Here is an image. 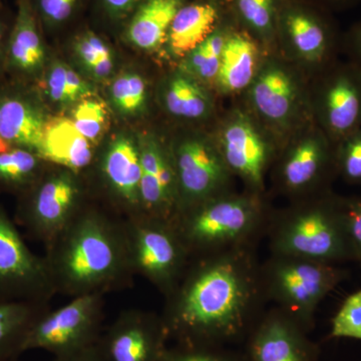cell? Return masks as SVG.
<instances>
[{
  "label": "cell",
  "instance_id": "obj_43",
  "mask_svg": "<svg viewBox=\"0 0 361 361\" xmlns=\"http://www.w3.org/2000/svg\"><path fill=\"white\" fill-rule=\"evenodd\" d=\"M348 47L355 56V63L361 68V23L355 26L348 35Z\"/></svg>",
  "mask_w": 361,
  "mask_h": 361
},
{
  "label": "cell",
  "instance_id": "obj_1",
  "mask_svg": "<svg viewBox=\"0 0 361 361\" xmlns=\"http://www.w3.org/2000/svg\"><path fill=\"white\" fill-rule=\"evenodd\" d=\"M161 316L169 338L186 346L245 341L266 299L256 248L196 256L168 294Z\"/></svg>",
  "mask_w": 361,
  "mask_h": 361
},
{
  "label": "cell",
  "instance_id": "obj_10",
  "mask_svg": "<svg viewBox=\"0 0 361 361\" xmlns=\"http://www.w3.org/2000/svg\"><path fill=\"white\" fill-rule=\"evenodd\" d=\"M337 175L334 144L322 130L297 140L284 152L276 168V186L293 201L329 192Z\"/></svg>",
  "mask_w": 361,
  "mask_h": 361
},
{
  "label": "cell",
  "instance_id": "obj_13",
  "mask_svg": "<svg viewBox=\"0 0 361 361\" xmlns=\"http://www.w3.org/2000/svg\"><path fill=\"white\" fill-rule=\"evenodd\" d=\"M217 145L230 172L243 180L247 191L264 194L265 177L275 149L255 123L243 114L231 116Z\"/></svg>",
  "mask_w": 361,
  "mask_h": 361
},
{
  "label": "cell",
  "instance_id": "obj_28",
  "mask_svg": "<svg viewBox=\"0 0 361 361\" xmlns=\"http://www.w3.org/2000/svg\"><path fill=\"white\" fill-rule=\"evenodd\" d=\"M42 161L35 152L28 149H0V188L23 195L39 180Z\"/></svg>",
  "mask_w": 361,
  "mask_h": 361
},
{
  "label": "cell",
  "instance_id": "obj_41",
  "mask_svg": "<svg viewBox=\"0 0 361 361\" xmlns=\"http://www.w3.org/2000/svg\"><path fill=\"white\" fill-rule=\"evenodd\" d=\"M14 16L9 18L8 14L0 11V70L6 71V58L7 42L13 25Z\"/></svg>",
  "mask_w": 361,
  "mask_h": 361
},
{
  "label": "cell",
  "instance_id": "obj_4",
  "mask_svg": "<svg viewBox=\"0 0 361 361\" xmlns=\"http://www.w3.org/2000/svg\"><path fill=\"white\" fill-rule=\"evenodd\" d=\"M266 236L271 254L327 264L351 261L339 196L330 191L293 201L284 210L273 211Z\"/></svg>",
  "mask_w": 361,
  "mask_h": 361
},
{
  "label": "cell",
  "instance_id": "obj_25",
  "mask_svg": "<svg viewBox=\"0 0 361 361\" xmlns=\"http://www.w3.org/2000/svg\"><path fill=\"white\" fill-rule=\"evenodd\" d=\"M219 9L210 1L184 4L169 28L167 40L171 54L186 56L217 28Z\"/></svg>",
  "mask_w": 361,
  "mask_h": 361
},
{
  "label": "cell",
  "instance_id": "obj_8",
  "mask_svg": "<svg viewBox=\"0 0 361 361\" xmlns=\"http://www.w3.org/2000/svg\"><path fill=\"white\" fill-rule=\"evenodd\" d=\"M54 291L47 259L28 248L0 206V301L47 303Z\"/></svg>",
  "mask_w": 361,
  "mask_h": 361
},
{
  "label": "cell",
  "instance_id": "obj_35",
  "mask_svg": "<svg viewBox=\"0 0 361 361\" xmlns=\"http://www.w3.org/2000/svg\"><path fill=\"white\" fill-rule=\"evenodd\" d=\"M339 202L351 261L361 264V197H339Z\"/></svg>",
  "mask_w": 361,
  "mask_h": 361
},
{
  "label": "cell",
  "instance_id": "obj_45",
  "mask_svg": "<svg viewBox=\"0 0 361 361\" xmlns=\"http://www.w3.org/2000/svg\"><path fill=\"white\" fill-rule=\"evenodd\" d=\"M2 9V7H1V0H0V11H1Z\"/></svg>",
  "mask_w": 361,
  "mask_h": 361
},
{
  "label": "cell",
  "instance_id": "obj_29",
  "mask_svg": "<svg viewBox=\"0 0 361 361\" xmlns=\"http://www.w3.org/2000/svg\"><path fill=\"white\" fill-rule=\"evenodd\" d=\"M228 32L215 30L198 47L186 56L185 71L205 82H215Z\"/></svg>",
  "mask_w": 361,
  "mask_h": 361
},
{
  "label": "cell",
  "instance_id": "obj_2",
  "mask_svg": "<svg viewBox=\"0 0 361 361\" xmlns=\"http://www.w3.org/2000/svg\"><path fill=\"white\" fill-rule=\"evenodd\" d=\"M49 252L54 289L75 297L104 293L133 270L127 231L94 213L75 216Z\"/></svg>",
  "mask_w": 361,
  "mask_h": 361
},
{
  "label": "cell",
  "instance_id": "obj_20",
  "mask_svg": "<svg viewBox=\"0 0 361 361\" xmlns=\"http://www.w3.org/2000/svg\"><path fill=\"white\" fill-rule=\"evenodd\" d=\"M42 26L30 0H16V13L7 42L6 71L20 78L39 75L45 63Z\"/></svg>",
  "mask_w": 361,
  "mask_h": 361
},
{
  "label": "cell",
  "instance_id": "obj_23",
  "mask_svg": "<svg viewBox=\"0 0 361 361\" xmlns=\"http://www.w3.org/2000/svg\"><path fill=\"white\" fill-rule=\"evenodd\" d=\"M260 68L255 40L246 32H228L215 84L223 94L248 89Z\"/></svg>",
  "mask_w": 361,
  "mask_h": 361
},
{
  "label": "cell",
  "instance_id": "obj_17",
  "mask_svg": "<svg viewBox=\"0 0 361 361\" xmlns=\"http://www.w3.org/2000/svg\"><path fill=\"white\" fill-rule=\"evenodd\" d=\"M140 184L144 216L174 222L179 213V192L172 159L158 142H142Z\"/></svg>",
  "mask_w": 361,
  "mask_h": 361
},
{
  "label": "cell",
  "instance_id": "obj_7",
  "mask_svg": "<svg viewBox=\"0 0 361 361\" xmlns=\"http://www.w3.org/2000/svg\"><path fill=\"white\" fill-rule=\"evenodd\" d=\"M126 231L133 270L141 273L168 295L192 259L174 223L142 216Z\"/></svg>",
  "mask_w": 361,
  "mask_h": 361
},
{
  "label": "cell",
  "instance_id": "obj_11",
  "mask_svg": "<svg viewBox=\"0 0 361 361\" xmlns=\"http://www.w3.org/2000/svg\"><path fill=\"white\" fill-rule=\"evenodd\" d=\"M78 193L68 172L37 180L23 194L18 219L32 236L49 247L75 217Z\"/></svg>",
  "mask_w": 361,
  "mask_h": 361
},
{
  "label": "cell",
  "instance_id": "obj_24",
  "mask_svg": "<svg viewBox=\"0 0 361 361\" xmlns=\"http://www.w3.org/2000/svg\"><path fill=\"white\" fill-rule=\"evenodd\" d=\"M104 178L125 203L142 209V165L140 149L129 137H118L111 142L103 163Z\"/></svg>",
  "mask_w": 361,
  "mask_h": 361
},
{
  "label": "cell",
  "instance_id": "obj_40",
  "mask_svg": "<svg viewBox=\"0 0 361 361\" xmlns=\"http://www.w3.org/2000/svg\"><path fill=\"white\" fill-rule=\"evenodd\" d=\"M142 1L144 0H97V4L109 20L122 23H127Z\"/></svg>",
  "mask_w": 361,
  "mask_h": 361
},
{
  "label": "cell",
  "instance_id": "obj_30",
  "mask_svg": "<svg viewBox=\"0 0 361 361\" xmlns=\"http://www.w3.org/2000/svg\"><path fill=\"white\" fill-rule=\"evenodd\" d=\"M235 9L249 30L263 39H272L277 30L278 0H233Z\"/></svg>",
  "mask_w": 361,
  "mask_h": 361
},
{
  "label": "cell",
  "instance_id": "obj_34",
  "mask_svg": "<svg viewBox=\"0 0 361 361\" xmlns=\"http://www.w3.org/2000/svg\"><path fill=\"white\" fill-rule=\"evenodd\" d=\"M329 337L361 341V288L344 299L332 318Z\"/></svg>",
  "mask_w": 361,
  "mask_h": 361
},
{
  "label": "cell",
  "instance_id": "obj_44",
  "mask_svg": "<svg viewBox=\"0 0 361 361\" xmlns=\"http://www.w3.org/2000/svg\"><path fill=\"white\" fill-rule=\"evenodd\" d=\"M327 1H330V2H343V1H346V0H327Z\"/></svg>",
  "mask_w": 361,
  "mask_h": 361
},
{
  "label": "cell",
  "instance_id": "obj_18",
  "mask_svg": "<svg viewBox=\"0 0 361 361\" xmlns=\"http://www.w3.org/2000/svg\"><path fill=\"white\" fill-rule=\"evenodd\" d=\"M277 28L297 59L311 66H331L336 39L331 25L322 16L303 7L288 6L279 11Z\"/></svg>",
  "mask_w": 361,
  "mask_h": 361
},
{
  "label": "cell",
  "instance_id": "obj_39",
  "mask_svg": "<svg viewBox=\"0 0 361 361\" xmlns=\"http://www.w3.org/2000/svg\"><path fill=\"white\" fill-rule=\"evenodd\" d=\"M66 70L68 66L63 63H54L49 68L47 78V96L56 103H73V97L66 84Z\"/></svg>",
  "mask_w": 361,
  "mask_h": 361
},
{
  "label": "cell",
  "instance_id": "obj_21",
  "mask_svg": "<svg viewBox=\"0 0 361 361\" xmlns=\"http://www.w3.org/2000/svg\"><path fill=\"white\" fill-rule=\"evenodd\" d=\"M37 155L45 161L78 173L90 165L92 151L90 142L75 129L71 118L56 116L45 123Z\"/></svg>",
  "mask_w": 361,
  "mask_h": 361
},
{
  "label": "cell",
  "instance_id": "obj_37",
  "mask_svg": "<svg viewBox=\"0 0 361 361\" xmlns=\"http://www.w3.org/2000/svg\"><path fill=\"white\" fill-rule=\"evenodd\" d=\"M39 25L61 26L77 13L82 0H30Z\"/></svg>",
  "mask_w": 361,
  "mask_h": 361
},
{
  "label": "cell",
  "instance_id": "obj_6",
  "mask_svg": "<svg viewBox=\"0 0 361 361\" xmlns=\"http://www.w3.org/2000/svg\"><path fill=\"white\" fill-rule=\"evenodd\" d=\"M103 292L75 296L39 316L26 336L23 353L44 349L59 357L94 346L102 334Z\"/></svg>",
  "mask_w": 361,
  "mask_h": 361
},
{
  "label": "cell",
  "instance_id": "obj_33",
  "mask_svg": "<svg viewBox=\"0 0 361 361\" xmlns=\"http://www.w3.org/2000/svg\"><path fill=\"white\" fill-rule=\"evenodd\" d=\"M71 120L87 141L96 142L106 129L108 113L102 102L85 99L75 106Z\"/></svg>",
  "mask_w": 361,
  "mask_h": 361
},
{
  "label": "cell",
  "instance_id": "obj_36",
  "mask_svg": "<svg viewBox=\"0 0 361 361\" xmlns=\"http://www.w3.org/2000/svg\"><path fill=\"white\" fill-rule=\"evenodd\" d=\"M161 361H246L243 355L225 348L186 346L176 344L167 348Z\"/></svg>",
  "mask_w": 361,
  "mask_h": 361
},
{
  "label": "cell",
  "instance_id": "obj_42",
  "mask_svg": "<svg viewBox=\"0 0 361 361\" xmlns=\"http://www.w3.org/2000/svg\"><path fill=\"white\" fill-rule=\"evenodd\" d=\"M54 361H104V360L94 344V346L82 349L77 353L54 357Z\"/></svg>",
  "mask_w": 361,
  "mask_h": 361
},
{
  "label": "cell",
  "instance_id": "obj_27",
  "mask_svg": "<svg viewBox=\"0 0 361 361\" xmlns=\"http://www.w3.org/2000/svg\"><path fill=\"white\" fill-rule=\"evenodd\" d=\"M164 99L171 115L187 120H199L212 110L210 94L190 75H177L171 78Z\"/></svg>",
  "mask_w": 361,
  "mask_h": 361
},
{
  "label": "cell",
  "instance_id": "obj_38",
  "mask_svg": "<svg viewBox=\"0 0 361 361\" xmlns=\"http://www.w3.org/2000/svg\"><path fill=\"white\" fill-rule=\"evenodd\" d=\"M73 49L90 73L94 71L99 61L111 58V51L108 44L103 37L89 28H85L75 35Z\"/></svg>",
  "mask_w": 361,
  "mask_h": 361
},
{
  "label": "cell",
  "instance_id": "obj_14",
  "mask_svg": "<svg viewBox=\"0 0 361 361\" xmlns=\"http://www.w3.org/2000/svg\"><path fill=\"white\" fill-rule=\"evenodd\" d=\"M169 339L161 316L133 310L118 316L96 345L104 361H161Z\"/></svg>",
  "mask_w": 361,
  "mask_h": 361
},
{
  "label": "cell",
  "instance_id": "obj_5",
  "mask_svg": "<svg viewBox=\"0 0 361 361\" xmlns=\"http://www.w3.org/2000/svg\"><path fill=\"white\" fill-rule=\"evenodd\" d=\"M348 271L336 264L271 254L261 263V279L267 301L293 318L310 334L318 306L346 279Z\"/></svg>",
  "mask_w": 361,
  "mask_h": 361
},
{
  "label": "cell",
  "instance_id": "obj_12",
  "mask_svg": "<svg viewBox=\"0 0 361 361\" xmlns=\"http://www.w3.org/2000/svg\"><path fill=\"white\" fill-rule=\"evenodd\" d=\"M315 110L320 130L336 144L361 128V68L331 65L320 78Z\"/></svg>",
  "mask_w": 361,
  "mask_h": 361
},
{
  "label": "cell",
  "instance_id": "obj_16",
  "mask_svg": "<svg viewBox=\"0 0 361 361\" xmlns=\"http://www.w3.org/2000/svg\"><path fill=\"white\" fill-rule=\"evenodd\" d=\"M254 110L273 127L284 129L300 108V87L293 73L280 61H264L248 87Z\"/></svg>",
  "mask_w": 361,
  "mask_h": 361
},
{
  "label": "cell",
  "instance_id": "obj_31",
  "mask_svg": "<svg viewBox=\"0 0 361 361\" xmlns=\"http://www.w3.org/2000/svg\"><path fill=\"white\" fill-rule=\"evenodd\" d=\"M111 99L118 111L126 115H135L142 110L147 99V87L142 77L125 73L111 85Z\"/></svg>",
  "mask_w": 361,
  "mask_h": 361
},
{
  "label": "cell",
  "instance_id": "obj_3",
  "mask_svg": "<svg viewBox=\"0 0 361 361\" xmlns=\"http://www.w3.org/2000/svg\"><path fill=\"white\" fill-rule=\"evenodd\" d=\"M273 210L263 194L218 195L178 214L174 225L192 258L236 248H257Z\"/></svg>",
  "mask_w": 361,
  "mask_h": 361
},
{
  "label": "cell",
  "instance_id": "obj_9",
  "mask_svg": "<svg viewBox=\"0 0 361 361\" xmlns=\"http://www.w3.org/2000/svg\"><path fill=\"white\" fill-rule=\"evenodd\" d=\"M171 159L177 178L179 213L232 191L234 176L217 144L201 137H189L176 147Z\"/></svg>",
  "mask_w": 361,
  "mask_h": 361
},
{
  "label": "cell",
  "instance_id": "obj_22",
  "mask_svg": "<svg viewBox=\"0 0 361 361\" xmlns=\"http://www.w3.org/2000/svg\"><path fill=\"white\" fill-rule=\"evenodd\" d=\"M184 0H144L125 25V37L142 51H153L166 44L169 28Z\"/></svg>",
  "mask_w": 361,
  "mask_h": 361
},
{
  "label": "cell",
  "instance_id": "obj_15",
  "mask_svg": "<svg viewBox=\"0 0 361 361\" xmlns=\"http://www.w3.org/2000/svg\"><path fill=\"white\" fill-rule=\"evenodd\" d=\"M308 332L275 306L264 311L245 339L246 361H317L320 348Z\"/></svg>",
  "mask_w": 361,
  "mask_h": 361
},
{
  "label": "cell",
  "instance_id": "obj_46",
  "mask_svg": "<svg viewBox=\"0 0 361 361\" xmlns=\"http://www.w3.org/2000/svg\"><path fill=\"white\" fill-rule=\"evenodd\" d=\"M6 361H16V360H6Z\"/></svg>",
  "mask_w": 361,
  "mask_h": 361
},
{
  "label": "cell",
  "instance_id": "obj_32",
  "mask_svg": "<svg viewBox=\"0 0 361 361\" xmlns=\"http://www.w3.org/2000/svg\"><path fill=\"white\" fill-rule=\"evenodd\" d=\"M337 175L361 187V128L334 144Z\"/></svg>",
  "mask_w": 361,
  "mask_h": 361
},
{
  "label": "cell",
  "instance_id": "obj_19",
  "mask_svg": "<svg viewBox=\"0 0 361 361\" xmlns=\"http://www.w3.org/2000/svg\"><path fill=\"white\" fill-rule=\"evenodd\" d=\"M30 96L20 89H0V149L20 147L37 154L47 120Z\"/></svg>",
  "mask_w": 361,
  "mask_h": 361
},
{
  "label": "cell",
  "instance_id": "obj_26",
  "mask_svg": "<svg viewBox=\"0 0 361 361\" xmlns=\"http://www.w3.org/2000/svg\"><path fill=\"white\" fill-rule=\"evenodd\" d=\"M33 301H0V361L16 360L23 353L28 332L47 308Z\"/></svg>",
  "mask_w": 361,
  "mask_h": 361
}]
</instances>
